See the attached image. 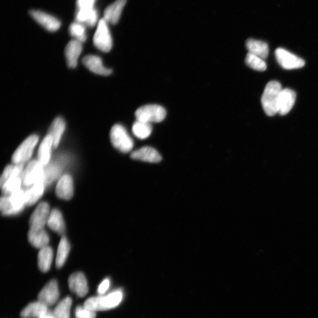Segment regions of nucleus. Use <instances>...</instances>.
I'll use <instances>...</instances> for the list:
<instances>
[{
  "mask_svg": "<svg viewBox=\"0 0 318 318\" xmlns=\"http://www.w3.org/2000/svg\"><path fill=\"white\" fill-rule=\"evenodd\" d=\"M24 171L23 164H14L6 167L0 180L4 195L10 196L21 189Z\"/></svg>",
  "mask_w": 318,
  "mask_h": 318,
  "instance_id": "f257e3e1",
  "label": "nucleus"
},
{
  "mask_svg": "<svg viewBox=\"0 0 318 318\" xmlns=\"http://www.w3.org/2000/svg\"><path fill=\"white\" fill-rule=\"evenodd\" d=\"M281 84L277 81L268 83L261 98V106L265 114L273 116L278 114V104L282 90Z\"/></svg>",
  "mask_w": 318,
  "mask_h": 318,
  "instance_id": "f03ea898",
  "label": "nucleus"
},
{
  "mask_svg": "<svg viewBox=\"0 0 318 318\" xmlns=\"http://www.w3.org/2000/svg\"><path fill=\"white\" fill-rule=\"evenodd\" d=\"M122 299L123 293L118 290L107 295L90 297L86 301L84 306L96 312L106 311L118 307Z\"/></svg>",
  "mask_w": 318,
  "mask_h": 318,
  "instance_id": "7ed1b4c3",
  "label": "nucleus"
},
{
  "mask_svg": "<svg viewBox=\"0 0 318 318\" xmlns=\"http://www.w3.org/2000/svg\"><path fill=\"white\" fill-rule=\"evenodd\" d=\"M111 142L117 149L122 153L129 152L134 146V141L126 128L121 124H115L110 133Z\"/></svg>",
  "mask_w": 318,
  "mask_h": 318,
  "instance_id": "20e7f679",
  "label": "nucleus"
},
{
  "mask_svg": "<svg viewBox=\"0 0 318 318\" xmlns=\"http://www.w3.org/2000/svg\"><path fill=\"white\" fill-rule=\"evenodd\" d=\"M166 116V110L158 104H148L140 107L135 113L136 120L150 124L162 122Z\"/></svg>",
  "mask_w": 318,
  "mask_h": 318,
  "instance_id": "39448f33",
  "label": "nucleus"
},
{
  "mask_svg": "<svg viewBox=\"0 0 318 318\" xmlns=\"http://www.w3.org/2000/svg\"><path fill=\"white\" fill-rule=\"evenodd\" d=\"M40 182H44V166L38 160H32L24 168L23 185L28 189Z\"/></svg>",
  "mask_w": 318,
  "mask_h": 318,
  "instance_id": "423d86ee",
  "label": "nucleus"
},
{
  "mask_svg": "<svg viewBox=\"0 0 318 318\" xmlns=\"http://www.w3.org/2000/svg\"><path fill=\"white\" fill-rule=\"evenodd\" d=\"M39 139L37 135H31L24 140L14 152L12 156V162L15 164L24 165L30 160Z\"/></svg>",
  "mask_w": 318,
  "mask_h": 318,
  "instance_id": "0eeeda50",
  "label": "nucleus"
},
{
  "mask_svg": "<svg viewBox=\"0 0 318 318\" xmlns=\"http://www.w3.org/2000/svg\"><path fill=\"white\" fill-rule=\"evenodd\" d=\"M95 47L103 52H109L112 48L113 40L107 23L105 20L101 19L98 23V27L93 38Z\"/></svg>",
  "mask_w": 318,
  "mask_h": 318,
  "instance_id": "6e6552de",
  "label": "nucleus"
},
{
  "mask_svg": "<svg viewBox=\"0 0 318 318\" xmlns=\"http://www.w3.org/2000/svg\"><path fill=\"white\" fill-rule=\"evenodd\" d=\"M275 56L277 62L285 69H296V68L303 67L305 64L303 59L290 53L289 51L283 48H277L275 51Z\"/></svg>",
  "mask_w": 318,
  "mask_h": 318,
  "instance_id": "1a4fd4ad",
  "label": "nucleus"
},
{
  "mask_svg": "<svg viewBox=\"0 0 318 318\" xmlns=\"http://www.w3.org/2000/svg\"><path fill=\"white\" fill-rule=\"evenodd\" d=\"M50 213L49 204L46 202L39 204L30 217L29 221L30 229H44L47 224Z\"/></svg>",
  "mask_w": 318,
  "mask_h": 318,
  "instance_id": "9d476101",
  "label": "nucleus"
},
{
  "mask_svg": "<svg viewBox=\"0 0 318 318\" xmlns=\"http://www.w3.org/2000/svg\"><path fill=\"white\" fill-rule=\"evenodd\" d=\"M60 293L57 281L51 280L46 285L38 295L39 301L47 307L53 305L59 298Z\"/></svg>",
  "mask_w": 318,
  "mask_h": 318,
  "instance_id": "9b49d317",
  "label": "nucleus"
},
{
  "mask_svg": "<svg viewBox=\"0 0 318 318\" xmlns=\"http://www.w3.org/2000/svg\"><path fill=\"white\" fill-rule=\"evenodd\" d=\"M30 14L36 22L48 31H58L61 26V23L58 18L43 11L34 10L30 11Z\"/></svg>",
  "mask_w": 318,
  "mask_h": 318,
  "instance_id": "f8f14e48",
  "label": "nucleus"
},
{
  "mask_svg": "<svg viewBox=\"0 0 318 318\" xmlns=\"http://www.w3.org/2000/svg\"><path fill=\"white\" fill-rule=\"evenodd\" d=\"M56 195L59 198L68 200L74 195L73 180L69 175H64L60 178L55 188Z\"/></svg>",
  "mask_w": 318,
  "mask_h": 318,
  "instance_id": "ddd939ff",
  "label": "nucleus"
},
{
  "mask_svg": "<svg viewBox=\"0 0 318 318\" xmlns=\"http://www.w3.org/2000/svg\"><path fill=\"white\" fill-rule=\"evenodd\" d=\"M68 286L71 291L79 297H84L87 294V281L82 272H76L72 274L68 279Z\"/></svg>",
  "mask_w": 318,
  "mask_h": 318,
  "instance_id": "4468645a",
  "label": "nucleus"
},
{
  "mask_svg": "<svg viewBox=\"0 0 318 318\" xmlns=\"http://www.w3.org/2000/svg\"><path fill=\"white\" fill-rule=\"evenodd\" d=\"M83 63L88 70L94 73L101 76H108L112 70L103 65L101 58L95 55H88L83 59Z\"/></svg>",
  "mask_w": 318,
  "mask_h": 318,
  "instance_id": "2eb2a0df",
  "label": "nucleus"
},
{
  "mask_svg": "<svg viewBox=\"0 0 318 318\" xmlns=\"http://www.w3.org/2000/svg\"><path fill=\"white\" fill-rule=\"evenodd\" d=\"M82 50V43L77 40H71L67 44L65 55L68 67L74 68L78 66V60Z\"/></svg>",
  "mask_w": 318,
  "mask_h": 318,
  "instance_id": "dca6fc26",
  "label": "nucleus"
},
{
  "mask_svg": "<svg viewBox=\"0 0 318 318\" xmlns=\"http://www.w3.org/2000/svg\"><path fill=\"white\" fill-rule=\"evenodd\" d=\"M295 92L290 88H284L279 97L278 114L286 115L291 110L296 100Z\"/></svg>",
  "mask_w": 318,
  "mask_h": 318,
  "instance_id": "f3484780",
  "label": "nucleus"
},
{
  "mask_svg": "<svg viewBox=\"0 0 318 318\" xmlns=\"http://www.w3.org/2000/svg\"><path fill=\"white\" fill-rule=\"evenodd\" d=\"M131 158L149 163H158L162 160L159 153L151 147H143L132 153Z\"/></svg>",
  "mask_w": 318,
  "mask_h": 318,
  "instance_id": "a211bd4d",
  "label": "nucleus"
},
{
  "mask_svg": "<svg viewBox=\"0 0 318 318\" xmlns=\"http://www.w3.org/2000/svg\"><path fill=\"white\" fill-rule=\"evenodd\" d=\"M126 2L127 0H116L115 2L107 7L104 14V19L105 21L111 24L118 23Z\"/></svg>",
  "mask_w": 318,
  "mask_h": 318,
  "instance_id": "6ab92c4d",
  "label": "nucleus"
},
{
  "mask_svg": "<svg viewBox=\"0 0 318 318\" xmlns=\"http://www.w3.org/2000/svg\"><path fill=\"white\" fill-rule=\"evenodd\" d=\"M28 239L32 246L40 249L48 247L50 241L49 236L44 229H30Z\"/></svg>",
  "mask_w": 318,
  "mask_h": 318,
  "instance_id": "aec40b11",
  "label": "nucleus"
},
{
  "mask_svg": "<svg viewBox=\"0 0 318 318\" xmlns=\"http://www.w3.org/2000/svg\"><path fill=\"white\" fill-rule=\"evenodd\" d=\"M52 148H54V141L52 137L48 135L40 144L38 152V160L44 167L50 162Z\"/></svg>",
  "mask_w": 318,
  "mask_h": 318,
  "instance_id": "412c9836",
  "label": "nucleus"
},
{
  "mask_svg": "<svg viewBox=\"0 0 318 318\" xmlns=\"http://www.w3.org/2000/svg\"><path fill=\"white\" fill-rule=\"evenodd\" d=\"M48 307L41 302H35L23 309L21 316L23 318H40L48 312Z\"/></svg>",
  "mask_w": 318,
  "mask_h": 318,
  "instance_id": "4be33fe9",
  "label": "nucleus"
},
{
  "mask_svg": "<svg viewBox=\"0 0 318 318\" xmlns=\"http://www.w3.org/2000/svg\"><path fill=\"white\" fill-rule=\"evenodd\" d=\"M47 225L51 230L58 233L60 235L63 236L66 232L65 223L63 215L57 209H54L51 212Z\"/></svg>",
  "mask_w": 318,
  "mask_h": 318,
  "instance_id": "5701e85b",
  "label": "nucleus"
},
{
  "mask_svg": "<svg viewBox=\"0 0 318 318\" xmlns=\"http://www.w3.org/2000/svg\"><path fill=\"white\" fill-rule=\"evenodd\" d=\"M249 53L258 56L265 60L269 54V47L267 43L255 39H249L246 43Z\"/></svg>",
  "mask_w": 318,
  "mask_h": 318,
  "instance_id": "b1692460",
  "label": "nucleus"
},
{
  "mask_svg": "<svg viewBox=\"0 0 318 318\" xmlns=\"http://www.w3.org/2000/svg\"><path fill=\"white\" fill-rule=\"evenodd\" d=\"M45 186L44 182H40L27 189L25 198L27 206H31L38 202L43 195Z\"/></svg>",
  "mask_w": 318,
  "mask_h": 318,
  "instance_id": "393cba45",
  "label": "nucleus"
},
{
  "mask_svg": "<svg viewBox=\"0 0 318 318\" xmlns=\"http://www.w3.org/2000/svg\"><path fill=\"white\" fill-rule=\"evenodd\" d=\"M66 123L62 118H56L52 123L49 134L54 141V148H57L65 131Z\"/></svg>",
  "mask_w": 318,
  "mask_h": 318,
  "instance_id": "a878e982",
  "label": "nucleus"
},
{
  "mask_svg": "<svg viewBox=\"0 0 318 318\" xmlns=\"http://www.w3.org/2000/svg\"><path fill=\"white\" fill-rule=\"evenodd\" d=\"M53 258V251L49 247L40 249L38 255V265L40 271L47 272L50 270Z\"/></svg>",
  "mask_w": 318,
  "mask_h": 318,
  "instance_id": "bb28decb",
  "label": "nucleus"
},
{
  "mask_svg": "<svg viewBox=\"0 0 318 318\" xmlns=\"http://www.w3.org/2000/svg\"><path fill=\"white\" fill-rule=\"evenodd\" d=\"M98 14L95 8L90 9L79 10L76 14L78 22L85 24L89 27H93L98 22Z\"/></svg>",
  "mask_w": 318,
  "mask_h": 318,
  "instance_id": "cd10ccee",
  "label": "nucleus"
},
{
  "mask_svg": "<svg viewBox=\"0 0 318 318\" xmlns=\"http://www.w3.org/2000/svg\"><path fill=\"white\" fill-rule=\"evenodd\" d=\"M70 250V245L67 237L63 236L60 240L56 257L55 265L58 268H61L67 259L68 253Z\"/></svg>",
  "mask_w": 318,
  "mask_h": 318,
  "instance_id": "c85d7f7f",
  "label": "nucleus"
},
{
  "mask_svg": "<svg viewBox=\"0 0 318 318\" xmlns=\"http://www.w3.org/2000/svg\"><path fill=\"white\" fill-rule=\"evenodd\" d=\"M134 135L139 139H146L149 137L152 132L151 124L136 120L132 127Z\"/></svg>",
  "mask_w": 318,
  "mask_h": 318,
  "instance_id": "c756f323",
  "label": "nucleus"
},
{
  "mask_svg": "<svg viewBox=\"0 0 318 318\" xmlns=\"http://www.w3.org/2000/svg\"><path fill=\"white\" fill-rule=\"evenodd\" d=\"M72 300L67 297L57 305L52 314L55 318H70Z\"/></svg>",
  "mask_w": 318,
  "mask_h": 318,
  "instance_id": "7c9ffc66",
  "label": "nucleus"
},
{
  "mask_svg": "<svg viewBox=\"0 0 318 318\" xmlns=\"http://www.w3.org/2000/svg\"><path fill=\"white\" fill-rule=\"evenodd\" d=\"M12 205H13L15 214L22 212L26 206L25 191L22 189L16 191L10 196Z\"/></svg>",
  "mask_w": 318,
  "mask_h": 318,
  "instance_id": "2f4dec72",
  "label": "nucleus"
},
{
  "mask_svg": "<svg viewBox=\"0 0 318 318\" xmlns=\"http://www.w3.org/2000/svg\"><path fill=\"white\" fill-rule=\"evenodd\" d=\"M245 63L248 67L256 71H264L267 68V63L264 59L249 53L245 58Z\"/></svg>",
  "mask_w": 318,
  "mask_h": 318,
  "instance_id": "473e14b6",
  "label": "nucleus"
},
{
  "mask_svg": "<svg viewBox=\"0 0 318 318\" xmlns=\"http://www.w3.org/2000/svg\"><path fill=\"white\" fill-rule=\"evenodd\" d=\"M70 34L80 42H84L87 39L86 27L79 22L72 23L69 28Z\"/></svg>",
  "mask_w": 318,
  "mask_h": 318,
  "instance_id": "72a5a7b5",
  "label": "nucleus"
},
{
  "mask_svg": "<svg viewBox=\"0 0 318 318\" xmlns=\"http://www.w3.org/2000/svg\"><path fill=\"white\" fill-rule=\"evenodd\" d=\"M44 167V182L46 185L50 184L58 178L61 173V167L59 165L51 164Z\"/></svg>",
  "mask_w": 318,
  "mask_h": 318,
  "instance_id": "f704fd0d",
  "label": "nucleus"
},
{
  "mask_svg": "<svg viewBox=\"0 0 318 318\" xmlns=\"http://www.w3.org/2000/svg\"><path fill=\"white\" fill-rule=\"evenodd\" d=\"M0 209L3 215L10 216L15 215L13 205L9 196H4L0 200Z\"/></svg>",
  "mask_w": 318,
  "mask_h": 318,
  "instance_id": "c9c22d12",
  "label": "nucleus"
},
{
  "mask_svg": "<svg viewBox=\"0 0 318 318\" xmlns=\"http://www.w3.org/2000/svg\"><path fill=\"white\" fill-rule=\"evenodd\" d=\"M75 316L76 318H95L96 313V312L84 307V306L83 307L79 306L76 309Z\"/></svg>",
  "mask_w": 318,
  "mask_h": 318,
  "instance_id": "e433bc0d",
  "label": "nucleus"
},
{
  "mask_svg": "<svg viewBox=\"0 0 318 318\" xmlns=\"http://www.w3.org/2000/svg\"><path fill=\"white\" fill-rule=\"evenodd\" d=\"M96 0H78L79 10L90 9L94 8Z\"/></svg>",
  "mask_w": 318,
  "mask_h": 318,
  "instance_id": "4c0bfd02",
  "label": "nucleus"
},
{
  "mask_svg": "<svg viewBox=\"0 0 318 318\" xmlns=\"http://www.w3.org/2000/svg\"><path fill=\"white\" fill-rule=\"evenodd\" d=\"M110 285V280L107 278L104 279L101 284H100L98 289V292L100 295H103L105 293L108 289L109 288Z\"/></svg>",
  "mask_w": 318,
  "mask_h": 318,
  "instance_id": "58836bf2",
  "label": "nucleus"
},
{
  "mask_svg": "<svg viewBox=\"0 0 318 318\" xmlns=\"http://www.w3.org/2000/svg\"><path fill=\"white\" fill-rule=\"evenodd\" d=\"M40 318H55L52 314V312L48 311L45 315Z\"/></svg>",
  "mask_w": 318,
  "mask_h": 318,
  "instance_id": "ea45409f",
  "label": "nucleus"
}]
</instances>
